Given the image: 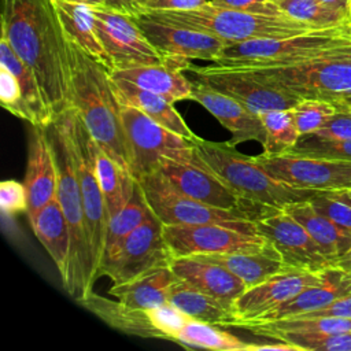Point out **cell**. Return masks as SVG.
<instances>
[{
	"label": "cell",
	"mask_w": 351,
	"mask_h": 351,
	"mask_svg": "<svg viewBox=\"0 0 351 351\" xmlns=\"http://www.w3.org/2000/svg\"><path fill=\"white\" fill-rule=\"evenodd\" d=\"M291 111L300 136H304L321 129L328 119L336 114L337 107L326 100L303 97L291 107Z\"/></svg>",
	"instance_id": "cell-38"
},
{
	"label": "cell",
	"mask_w": 351,
	"mask_h": 351,
	"mask_svg": "<svg viewBox=\"0 0 351 351\" xmlns=\"http://www.w3.org/2000/svg\"><path fill=\"white\" fill-rule=\"evenodd\" d=\"M170 259L163 223L152 215L125 239L114 256L100 263L97 276H106L117 285L169 265Z\"/></svg>",
	"instance_id": "cell-13"
},
{
	"label": "cell",
	"mask_w": 351,
	"mask_h": 351,
	"mask_svg": "<svg viewBox=\"0 0 351 351\" xmlns=\"http://www.w3.org/2000/svg\"><path fill=\"white\" fill-rule=\"evenodd\" d=\"M23 184L27 192V217L56 197L58 165L47 128L32 126Z\"/></svg>",
	"instance_id": "cell-21"
},
{
	"label": "cell",
	"mask_w": 351,
	"mask_h": 351,
	"mask_svg": "<svg viewBox=\"0 0 351 351\" xmlns=\"http://www.w3.org/2000/svg\"><path fill=\"white\" fill-rule=\"evenodd\" d=\"M208 3V0H134L130 12L136 10H154V11H181L192 10Z\"/></svg>",
	"instance_id": "cell-46"
},
{
	"label": "cell",
	"mask_w": 351,
	"mask_h": 351,
	"mask_svg": "<svg viewBox=\"0 0 351 351\" xmlns=\"http://www.w3.org/2000/svg\"><path fill=\"white\" fill-rule=\"evenodd\" d=\"M322 4L332 7L335 10H339L341 12H346L351 18V0H318Z\"/></svg>",
	"instance_id": "cell-49"
},
{
	"label": "cell",
	"mask_w": 351,
	"mask_h": 351,
	"mask_svg": "<svg viewBox=\"0 0 351 351\" xmlns=\"http://www.w3.org/2000/svg\"><path fill=\"white\" fill-rule=\"evenodd\" d=\"M0 101H1V106L8 112L29 122L32 126L34 125L33 112L23 97L18 80L7 67L1 64H0Z\"/></svg>",
	"instance_id": "cell-39"
},
{
	"label": "cell",
	"mask_w": 351,
	"mask_h": 351,
	"mask_svg": "<svg viewBox=\"0 0 351 351\" xmlns=\"http://www.w3.org/2000/svg\"><path fill=\"white\" fill-rule=\"evenodd\" d=\"M67 47L71 107L77 111L93 140L130 171L119 103L110 71L70 40H67Z\"/></svg>",
	"instance_id": "cell-2"
},
{
	"label": "cell",
	"mask_w": 351,
	"mask_h": 351,
	"mask_svg": "<svg viewBox=\"0 0 351 351\" xmlns=\"http://www.w3.org/2000/svg\"><path fill=\"white\" fill-rule=\"evenodd\" d=\"M269 1H271V3H274V4H278V3H281V1H285V0H269Z\"/></svg>",
	"instance_id": "cell-55"
},
{
	"label": "cell",
	"mask_w": 351,
	"mask_h": 351,
	"mask_svg": "<svg viewBox=\"0 0 351 351\" xmlns=\"http://www.w3.org/2000/svg\"><path fill=\"white\" fill-rule=\"evenodd\" d=\"M318 138L329 141H341L351 138V111L343 107H337L336 114H333L328 122L314 133Z\"/></svg>",
	"instance_id": "cell-44"
},
{
	"label": "cell",
	"mask_w": 351,
	"mask_h": 351,
	"mask_svg": "<svg viewBox=\"0 0 351 351\" xmlns=\"http://www.w3.org/2000/svg\"><path fill=\"white\" fill-rule=\"evenodd\" d=\"M62 114L66 119V125L70 136L74 166L78 177L81 197L84 204L89 245L92 250V256H93L96 270H99L104 241H106L108 219H107L104 196L96 174L93 137L90 136L82 119L80 118V115L73 107L66 110Z\"/></svg>",
	"instance_id": "cell-10"
},
{
	"label": "cell",
	"mask_w": 351,
	"mask_h": 351,
	"mask_svg": "<svg viewBox=\"0 0 351 351\" xmlns=\"http://www.w3.org/2000/svg\"><path fill=\"white\" fill-rule=\"evenodd\" d=\"M27 218L34 236L55 263L63 282L70 261V229L58 197Z\"/></svg>",
	"instance_id": "cell-25"
},
{
	"label": "cell",
	"mask_w": 351,
	"mask_h": 351,
	"mask_svg": "<svg viewBox=\"0 0 351 351\" xmlns=\"http://www.w3.org/2000/svg\"><path fill=\"white\" fill-rule=\"evenodd\" d=\"M163 236L171 258L222 254L267 243L258 232L217 223L163 225Z\"/></svg>",
	"instance_id": "cell-17"
},
{
	"label": "cell",
	"mask_w": 351,
	"mask_h": 351,
	"mask_svg": "<svg viewBox=\"0 0 351 351\" xmlns=\"http://www.w3.org/2000/svg\"><path fill=\"white\" fill-rule=\"evenodd\" d=\"M256 70L302 99L335 104L351 96V44L335 47L302 63Z\"/></svg>",
	"instance_id": "cell-7"
},
{
	"label": "cell",
	"mask_w": 351,
	"mask_h": 351,
	"mask_svg": "<svg viewBox=\"0 0 351 351\" xmlns=\"http://www.w3.org/2000/svg\"><path fill=\"white\" fill-rule=\"evenodd\" d=\"M145 310L148 313L151 324L158 330L159 337L165 340L174 341L177 335L191 319L186 314H184L181 310H178L170 303H165Z\"/></svg>",
	"instance_id": "cell-41"
},
{
	"label": "cell",
	"mask_w": 351,
	"mask_h": 351,
	"mask_svg": "<svg viewBox=\"0 0 351 351\" xmlns=\"http://www.w3.org/2000/svg\"><path fill=\"white\" fill-rule=\"evenodd\" d=\"M111 75V74H110ZM112 88L118 103L132 106L151 119L163 125L165 128L173 130L177 134L186 137L191 141H197L200 137L186 125L181 114L174 108V104L165 97L145 90L129 81L111 77Z\"/></svg>",
	"instance_id": "cell-26"
},
{
	"label": "cell",
	"mask_w": 351,
	"mask_h": 351,
	"mask_svg": "<svg viewBox=\"0 0 351 351\" xmlns=\"http://www.w3.org/2000/svg\"><path fill=\"white\" fill-rule=\"evenodd\" d=\"M1 36L37 75L55 118L71 108L67 38L52 0H1Z\"/></svg>",
	"instance_id": "cell-1"
},
{
	"label": "cell",
	"mask_w": 351,
	"mask_h": 351,
	"mask_svg": "<svg viewBox=\"0 0 351 351\" xmlns=\"http://www.w3.org/2000/svg\"><path fill=\"white\" fill-rule=\"evenodd\" d=\"M169 303L181 310L191 319L219 325L222 328L234 318L232 308L178 277L171 285Z\"/></svg>",
	"instance_id": "cell-33"
},
{
	"label": "cell",
	"mask_w": 351,
	"mask_h": 351,
	"mask_svg": "<svg viewBox=\"0 0 351 351\" xmlns=\"http://www.w3.org/2000/svg\"><path fill=\"white\" fill-rule=\"evenodd\" d=\"M191 100L203 106L219 121L223 128L232 133L230 140H228L230 145L237 147L245 141H258L261 145L263 144L265 129L261 114L247 108L236 99L223 95L196 80L193 82Z\"/></svg>",
	"instance_id": "cell-20"
},
{
	"label": "cell",
	"mask_w": 351,
	"mask_h": 351,
	"mask_svg": "<svg viewBox=\"0 0 351 351\" xmlns=\"http://www.w3.org/2000/svg\"><path fill=\"white\" fill-rule=\"evenodd\" d=\"M273 177L292 186L318 192L351 188V160L285 152L254 156Z\"/></svg>",
	"instance_id": "cell-14"
},
{
	"label": "cell",
	"mask_w": 351,
	"mask_h": 351,
	"mask_svg": "<svg viewBox=\"0 0 351 351\" xmlns=\"http://www.w3.org/2000/svg\"><path fill=\"white\" fill-rule=\"evenodd\" d=\"M310 203L317 211L332 219L336 225L351 234V206L329 196L325 192H317Z\"/></svg>",
	"instance_id": "cell-42"
},
{
	"label": "cell",
	"mask_w": 351,
	"mask_h": 351,
	"mask_svg": "<svg viewBox=\"0 0 351 351\" xmlns=\"http://www.w3.org/2000/svg\"><path fill=\"white\" fill-rule=\"evenodd\" d=\"M291 152L318 158L351 160V138L341 141H329L318 138L314 134H304L300 136L298 144L291 149Z\"/></svg>",
	"instance_id": "cell-40"
},
{
	"label": "cell",
	"mask_w": 351,
	"mask_h": 351,
	"mask_svg": "<svg viewBox=\"0 0 351 351\" xmlns=\"http://www.w3.org/2000/svg\"><path fill=\"white\" fill-rule=\"evenodd\" d=\"M119 112L129 169L136 180L158 170L162 158L195 162V141L174 133L132 106L119 103Z\"/></svg>",
	"instance_id": "cell-8"
},
{
	"label": "cell",
	"mask_w": 351,
	"mask_h": 351,
	"mask_svg": "<svg viewBox=\"0 0 351 351\" xmlns=\"http://www.w3.org/2000/svg\"><path fill=\"white\" fill-rule=\"evenodd\" d=\"M255 228L280 252L287 267L324 271L333 262L315 240L284 208H270L255 218Z\"/></svg>",
	"instance_id": "cell-15"
},
{
	"label": "cell",
	"mask_w": 351,
	"mask_h": 351,
	"mask_svg": "<svg viewBox=\"0 0 351 351\" xmlns=\"http://www.w3.org/2000/svg\"><path fill=\"white\" fill-rule=\"evenodd\" d=\"M77 303L119 332L140 337L160 339L158 330L151 324L147 310L129 307L118 299L114 300L101 296L93 292V289L85 298L77 300Z\"/></svg>",
	"instance_id": "cell-29"
},
{
	"label": "cell",
	"mask_w": 351,
	"mask_h": 351,
	"mask_svg": "<svg viewBox=\"0 0 351 351\" xmlns=\"http://www.w3.org/2000/svg\"><path fill=\"white\" fill-rule=\"evenodd\" d=\"M47 130L58 165L56 197L70 229V261L67 277L62 284L67 293L77 302L93 289V284L99 277L89 245L81 189L63 114L58 115Z\"/></svg>",
	"instance_id": "cell-3"
},
{
	"label": "cell",
	"mask_w": 351,
	"mask_h": 351,
	"mask_svg": "<svg viewBox=\"0 0 351 351\" xmlns=\"http://www.w3.org/2000/svg\"><path fill=\"white\" fill-rule=\"evenodd\" d=\"M52 4L67 40L78 45L90 58L111 71V60L95 27L92 5L67 0H52Z\"/></svg>",
	"instance_id": "cell-27"
},
{
	"label": "cell",
	"mask_w": 351,
	"mask_h": 351,
	"mask_svg": "<svg viewBox=\"0 0 351 351\" xmlns=\"http://www.w3.org/2000/svg\"><path fill=\"white\" fill-rule=\"evenodd\" d=\"M261 119L265 129V141L262 144L263 155L285 154L298 144L300 133L291 108L262 112Z\"/></svg>",
	"instance_id": "cell-36"
},
{
	"label": "cell",
	"mask_w": 351,
	"mask_h": 351,
	"mask_svg": "<svg viewBox=\"0 0 351 351\" xmlns=\"http://www.w3.org/2000/svg\"><path fill=\"white\" fill-rule=\"evenodd\" d=\"M276 341L273 343H263V344H255L252 343L251 346V351H266V350H271V351H300V348L295 344H291L285 340H280V339H274Z\"/></svg>",
	"instance_id": "cell-48"
},
{
	"label": "cell",
	"mask_w": 351,
	"mask_h": 351,
	"mask_svg": "<svg viewBox=\"0 0 351 351\" xmlns=\"http://www.w3.org/2000/svg\"><path fill=\"white\" fill-rule=\"evenodd\" d=\"M284 210L304 226L324 254L333 262V267L336 259L351 248V234L317 211L310 199L291 203Z\"/></svg>",
	"instance_id": "cell-30"
},
{
	"label": "cell",
	"mask_w": 351,
	"mask_h": 351,
	"mask_svg": "<svg viewBox=\"0 0 351 351\" xmlns=\"http://www.w3.org/2000/svg\"><path fill=\"white\" fill-rule=\"evenodd\" d=\"M169 265L180 280L215 298L229 308L247 289L241 278L210 261L196 256H173Z\"/></svg>",
	"instance_id": "cell-22"
},
{
	"label": "cell",
	"mask_w": 351,
	"mask_h": 351,
	"mask_svg": "<svg viewBox=\"0 0 351 351\" xmlns=\"http://www.w3.org/2000/svg\"><path fill=\"white\" fill-rule=\"evenodd\" d=\"M325 280L324 271L285 267L265 281L247 288L233 303L234 318L223 328L252 321L296 296L303 289Z\"/></svg>",
	"instance_id": "cell-19"
},
{
	"label": "cell",
	"mask_w": 351,
	"mask_h": 351,
	"mask_svg": "<svg viewBox=\"0 0 351 351\" xmlns=\"http://www.w3.org/2000/svg\"><path fill=\"white\" fill-rule=\"evenodd\" d=\"M159 170L181 193L213 207L241 211L254 217V221L262 213L270 210L244 200L225 182L208 170L200 167L195 162L184 163L173 159L162 158Z\"/></svg>",
	"instance_id": "cell-18"
},
{
	"label": "cell",
	"mask_w": 351,
	"mask_h": 351,
	"mask_svg": "<svg viewBox=\"0 0 351 351\" xmlns=\"http://www.w3.org/2000/svg\"><path fill=\"white\" fill-rule=\"evenodd\" d=\"M222 326L189 319L174 339V343L186 348H206L215 351H251L252 343L243 341Z\"/></svg>",
	"instance_id": "cell-35"
},
{
	"label": "cell",
	"mask_w": 351,
	"mask_h": 351,
	"mask_svg": "<svg viewBox=\"0 0 351 351\" xmlns=\"http://www.w3.org/2000/svg\"><path fill=\"white\" fill-rule=\"evenodd\" d=\"M67 1L85 3V4H90V5H100V4H106L107 3V0H67Z\"/></svg>",
	"instance_id": "cell-53"
},
{
	"label": "cell",
	"mask_w": 351,
	"mask_h": 351,
	"mask_svg": "<svg viewBox=\"0 0 351 351\" xmlns=\"http://www.w3.org/2000/svg\"><path fill=\"white\" fill-rule=\"evenodd\" d=\"M337 104H343V106H351V96H350V97H347V99H344V100H341V101H339V103H335V106H337Z\"/></svg>",
	"instance_id": "cell-54"
},
{
	"label": "cell",
	"mask_w": 351,
	"mask_h": 351,
	"mask_svg": "<svg viewBox=\"0 0 351 351\" xmlns=\"http://www.w3.org/2000/svg\"><path fill=\"white\" fill-rule=\"evenodd\" d=\"M208 4L223 7V8L256 12V14H267V15L284 14L277 4L269 0H208Z\"/></svg>",
	"instance_id": "cell-45"
},
{
	"label": "cell",
	"mask_w": 351,
	"mask_h": 351,
	"mask_svg": "<svg viewBox=\"0 0 351 351\" xmlns=\"http://www.w3.org/2000/svg\"><path fill=\"white\" fill-rule=\"evenodd\" d=\"M184 70L169 63L140 64L110 71L111 77L129 81L145 90L154 92L170 103H177L185 99L191 100L193 82L189 81Z\"/></svg>",
	"instance_id": "cell-24"
},
{
	"label": "cell",
	"mask_w": 351,
	"mask_h": 351,
	"mask_svg": "<svg viewBox=\"0 0 351 351\" xmlns=\"http://www.w3.org/2000/svg\"><path fill=\"white\" fill-rule=\"evenodd\" d=\"M277 5L288 16L304 22L314 29L351 25L348 14L328 7L318 0H285Z\"/></svg>",
	"instance_id": "cell-37"
},
{
	"label": "cell",
	"mask_w": 351,
	"mask_h": 351,
	"mask_svg": "<svg viewBox=\"0 0 351 351\" xmlns=\"http://www.w3.org/2000/svg\"><path fill=\"white\" fill-rule=\"evenodd\" d=\"M299 317H340V318L351 319V292L336 299L335 302H332L330 304L319 310H315Z\"/></svg>",
	"instance_id": "cell-47"
},
{
	"label": "cell",
	"mask_w": 351,
	"mask_h": 351,
	"mask_svg": "<svg viewBox=\"0 0 351 351\" xmlns=\"http://www.w3.org/2000/svg\"><path fill=\"white\" fill-rule=\"evenodd\" d=\"M137 182L152 214L163 225L217 223L258 232L254 217L250 214L200 203L174 188L159 169L141 177Z\"/></svg>",
	"instance_id": "cell-9"
},
{
	"label": "cell",
	"mask_w": 351,
	"mask_h": 351,
	"mask_svg": "<svg viewBox=\"0 0 351 351\" xmlns=\"http://www.w3.org/2000/svg\"><path fill=\"white\" fill-rule=\"evenodd\" d=\"M177 276L170 265L156 267L130 281L117 284L108 293L133 308H152L169 303V295Z\"/></svg>",
	"instance_id": "cell-28"
},
{
	"label": "cell",
	"mask_w": 351,
	"mask_h": 351,
	"mask_svg": "<svg viewBox=\"0 0 351 351\" xmlns=\"http://www.w3.org/2000/svg\"><path fill=\"white\" fill-rule=\"evenodd\" d=\"M325 193H328L329 196H332V197H335V199H337V200L351 206V188L340 189V191H328Z\"/></svg>",
	"instance_id": "cell-51"
},
{
	"label": "cell",
	"mask_w": 351,
	"mask_h": 351,
	"mask_svg": "<svg viewBox=\"0 0 351 351\" xmlns=\"http://www.w3.org/2000/svg\"><path fill=\"white\" fill-rule=\"evenodd\" d=\"M0 207L8 217L27 213L29 202L25 184L16 180L3 181L0 184Z\"/></svg>",
	"instance_id": "cell-43"
},
{
	"label": "cell",
	"mask_w": 351,
	"mask_h": 351,
	"mask_svg": "<svg viewBox=\"0 0 351 351\" xmlns=\"http://www.w3.org/2000/svg\"><path fill=\"white\" fill-rule=\"evenodd\" d=\"M152 19L200 30L213 34L226 44L243 43L258 38L289 37L314 30L310 25L296 21L287 14L267 15L211 5L208 3L181 11L136 10Z\"/></svg>",
	"instance_id": "cell-5"
},
{
	"label": "cell",
	"mask_w": 351,
	"mask_h": 351,
	"mask_svg": "<svg viewBox=\"0 0 351 351\" xmlns=\"http://www.w3.org/2000/svg\"><path fill=\"white\" fill-rule=\"evenodd\" d=\"M188 70L192 71L202 84L236 99L258 114L270 110L291 108L302 99L271 81L256 69L213 63L211 66L203 67L191 64Z\"/></svg>",
	"instance_id": "cell-11"
},
{
	"label": "cell",
	"mask_w": 351,
	"mask_h": 351,
	"mask_svg": "<svg viewBox=\"0 0 351 351\" xmlns=\"http://www.w3.org/2000/svg\"><path fill=\"white\" fill-rule=\"evenodd\" d=\"M93 152L96 174L104 196L107 219H110L129 202L137 180L128 169L108 155L95 140Z\"/></svg>",
	"instance_id": "cell-31"
},
{
	"label": "cell",
	"mask_w": 351,
	"mask_h": 351,
	"mask_svg": "<svg viewBox=\"0 0 351 351\" xmlns=\"http://www.w3.org/2000/svg\"><path fill=\"white\" fill-rule=\"evenodd\" d=\"M195 163L217 176L244 200L270 208H284L311 199L318 191L292 186L273 177L254 156H247L228 141H195Z\"/></svg>",
	"instance_id": "cell-4"
},
{
	"label": "cell",
	"mask_w": 351,
	"mask_h": 351,
	"mask_svg": "<svg viewBox=\"0 0 351 351\" xmlns=\"http://www.w3.org/2000/svg\"><path fill=\"white\" fill-rule=\"evenodd\" d=\"M335 267L341 269V270H344V271L351 274V248L344 255H341L340 258L336 259Z\"/></svg>",
	"instance_id": "cell-50"
},
{
	"label": "cell",
	"mask_w": 351,
	"mask_h": 351,
	"mask_svg": "<svg viewBox=\"0 0 351 351\" xmlns=\"http://www.w3.org/2000/svg\"><path fill=\"white\" fill-rule=\"evenodd\" d=\"M133 14L147 38L163 56L165 63L181 70H188L192 60H210L213 63L228 45L213 34L160 22L140 12Z\"/></svg>",
	"instance_id": "cell-16"
},
{
	"label": "cell",
	"mask_w": 351,
	"mask_h": 351,
	"mask_svg": "<svg viewBox=\"0 0 351 351\" xmlns=\"http://www.w3.org/2000/svg\"><path fill=\"white\" fill-rule=\"evenodd\" d=\"M92 11L97 36L111 60L112 70L165 63L163 56L147 38L133 12L108 4L92 5Z\"/></svg>",
	"instance_id": "cell-12"
},
{
	"label": "cell",
	"mask_w": 351,
	"mask_h": 351,
	"mask_svg": "<svg viewBox=\"0 0 351 351\" xmlns=\"http://www.w3.org/2000/svg\"><path fill=\"white\" fill-rule=\"evenodd\" d=\"M0 64L7 67L18 80L21 90L26 103L29 104L33 117L34 125L48 128L53 123L55 115L48 104V100L43 92L40 81L30 66H27L12 49L10 43L1 36L0 37Z\"/></svg>",
	"instance_id": "cell-32"
},
{
	"label": "cell",
	"mask_w": 351,
	"mask_h": 351,
	"mask_svg": "<svg viewBox=\"0 0 351 351\" xmlns=\"http://www.w3.org/2000/svg\"><path fill=\"white\" fill-rule=\"evenodd\" d=\"M196 258L223 266L239 278H241L247 288L265 281L266 278L287 267L280 252L269 241L259 247L236 250L222 254L197 255Z\"/></svg>",
	"instance_id": "cell-23"
},
{
	"label": "cell",
	"mask_w": 351,
	"mask_h": 351,
	"mask_svg": "<svg viewBox=\"0 0 351 351\" xmlns=\"http://www.w3.org/2000/svg\"><path fill=\"white\" fill-rule=\"evenodd\" d=\"M347 44H351V25H340L289 37L228 44L213 63L248 69L284 67L306 62L328 49Z\"/></svg>",
	"instance_id": "cell-6"
},
{
	"label": "cell",
	"mask_w": 351,
	"mask_h": 351,
	"mask_svg": "<svg viewBox=\"0 0 351 351\" xmlns=\"http://www.w3.org/2000/svg\"><path fill=\"white\" fill-rule=\"evenodd\" d=\"M152 215L154 214L144 197L143 189L140 184L136 182L133 195L130 196L129 202L117 214H114L107 222L106 241H104L100 263L114 256L121 248L125 239L141 223L149 219Z\"/></svg>",
	"instance_id": "cell-34"
},
{
	"label": "cell",
	"mask_w": 351,
	"mask_h": 351,
	"mask_svg": "<svg viewBox=\"0 0 351 351\" xmlns=\"http://www.w3.org/2000/svg\"><path fill=\"white\" fill-rule=\"evenodd\" d=\"M133 1L134 0H107L106 4H108L111 7H115V8H122V10L130 11V7H132Z\"/></svg>",
	"instance_id": "cell-52"
}]
</instances>
